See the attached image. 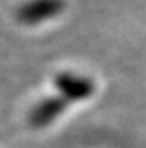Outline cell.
<instances>
[{"label":"cell","mask_w":146,"mask_h":148,"mask_svg":"<svg viewBox=\"0 0 146 148\" xmlns=\"http://www.w3.org/2000/svg\"><path fill=\"white\" fill-rule=\"evenodd\" d=\"M63 11V0H29L18 11V18L25 24H37Z\"/></svg>","instance_id":"cell-1"}]
</instances>
